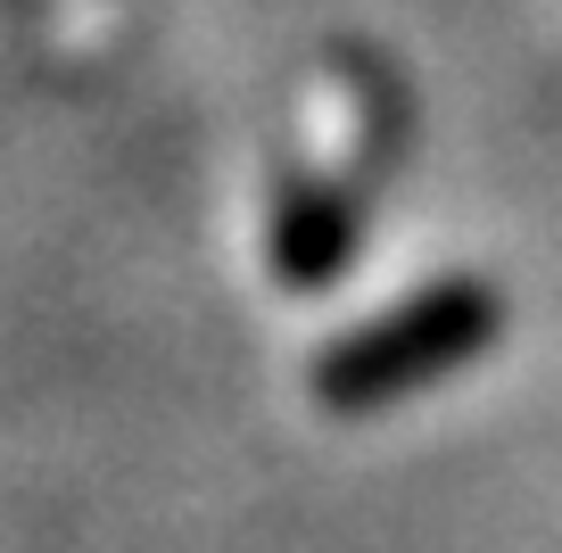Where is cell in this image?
<instances>
[{
    "label": "cell",
    "instance_id": "1",
    "mask_svg": "<svg viewBox=\"0 0 562 553\" xmlns=\"http://www.w3.org/2000/svg\"><path fill=\"white\" fill-rule=\"evenodd\" d=\"M480 339H488V297H472V290H447V297H430V306H405V314H389L372 339L339 347V356L315 372L323 405L405 397L414 381H430V372H447L456 356H472Z\"/></svg>",
    "mask_w": 562,
    "mask_h": 553
}]
</instances>
